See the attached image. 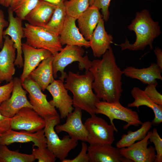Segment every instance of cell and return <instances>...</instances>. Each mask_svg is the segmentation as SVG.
<instances>
[{
	"mask_svg": "<svg viewBox=\"0 0 162 162\" xmlns=\"http://www.w3.org/2000/svg\"><path fill=\"white\" fill-rule=\"evenodd\" d=\"M26 43L37 48H43L49 51L54 56L62 48L57 36L46 30L44 27L26 23L23 27Z\"/></svg>",
	"mask_w": 162,
	"mask_h": 162,
	"instance_id": "6",
	"label": "cell"
},
{
	"mask_svg": "<svg viewBox=\"0 0 162 162\" xmlns=\"http://www.w3.org/2000/svg\"><path fill=\"white\" fill-rule=\"evenodd\" d=\"M99 10L95 6H90L77 19L79 30L87 40H89L100 20L102 18Z\"/></svg>",
	"mask_w": 162,
	"mask_h": 162,
	"instance_id": "25",
	"label": "cell"
},
{
	"mask_svg": "<svg viewBox=\"0 0 162 162\" xmlns=\"http://www.w3.org/2000/svg\"><path fill=\"white\" fill-rule=\"evenodd\" d=\"M67 14L64 3L56 5L48 23L44 27L47 31L59 36L63 28Z\"/></svg>",
	"mask_w": 162,
	"mask_h": 162,
	"instance_id": "28",
	"label": "cell"
},
{
	"mask_svg": "<svg viewBox=\"0 0 162 162\" xmlns=\"http://www.w3.org/2000/svg\"><path fill=\"white\" fill-rule=\"evenodd\" d=\"M131 94L134 100L132 103L128 104V107H136L138 109L140 106H146L151 109L154 114V118L151 122L152 125L156 126L162 122V106L154 103L144 91L138 87L133 88Z\"/></svg>",
	"mask_w": 162,
	"mask_h": 162,
	"instance_id": "26",
	"label": "cell"
},
{
	"mask_svg": "<svg viewBox=\"0 0 162 162\" xmlns=\"http://www.w3.org/2000/svg\"><path fill=\"white\" fill-rule=\"evenodd\" d=\"M57 5L61 3H64L67 0H42Z\"/></svg>",
	"mask_w": 162,
	"mask_h": 162,
	"instance_id": "42",
	"label": "cell"
},
{
	"mask_svg": "<svg viewBox=\"0 0 162 162\" xmlns=\"http://www.w3.org/2000/svg\"><path fill=\"white\" fill-rule=\"evenodd\" d=\"M59 116H51L44 118L45 126L44 128L46 139L47 148L61 162L66 158L69 152L77 146L78 141L68 135L60 139L55 130V127L60 123Z\"/></svg>",
	"mask_w": 162,
	"mask_h": 162,
	"instance_id": "4",
	"label": "cell"
},
{
	"mask_svg": "<svg viewBox=\"0 0 162 162\" xmlns=\"http://www.w3.org/2000/svg\"><path fill=\"white\" fill-rule=\"evenodd\" d=\"M94 0H89L90 6L92 5Z\"/></svg>",
	"mask_w": 162,
	"mask_h": 162,
	"instance_id": "43",
	"label": "cell"
},
{
	"mask_svg": "<svg viewBox=\"0 0 162 162\" xmlns=\"http://www.w3.org/2000/svg\"><path fill=\"white\" fill-rule=\"evenodd\" d=\"M65 88L72 93L73 106L84 110L91 115L95 114L96 104L100 100L93 91L94 77L89 70L84 74L69 71Z\"/></svg>",
	"mask_w": 162,
	"mask_h": 162,
	"instance_id": "2",
	"label": "cell"
},
{
	"mask_svg": "<svg viewBox=\"0 0 162 162\" xmlns=\"http://www.w3.org/2000/svg\"><path fill=\"white\" fill-rule=\"evenodd\" d=\"M149 140L153 142L156 152L155 162H162V139L159 134L157 129L154 128L152 131Z\"/></svg>",
	"mask_w": 162,
	"mask_h": 162,
	"instance_id": "33",
	"label": "cell"
},
{
	"mask_svg": "<svg viewBox=\"0 0 162 162\" xmlns=\"http://www.w3.org/2000/svg\"><path fill=\"white\" fill-rule=\"evenodd\" d=\"M2 134H0V140L1 136Z\"/></svg>",
	"mask_w": 162,
	"mask_h": 162,
	"instance_id": "44",
	"label": "cell"
},
{
	"mask_svg": "<svg viewBox=\"0 0 162 162\" xmlns=\"http://www.w3.org/2000/svg\"><path fill=\"white\" fill-rule=\"evenodd\" d=\"M11 118L3 115L0 112V134L10 129Z\"/></svg>",
	"mask_w": 162,
	"mask_h": 162,
	"instance_id": "39",
	"label": "cell"
},
{
	"mask_svg": "<svg viewBox=\"0 0 162 162\" xmlns=\"http://www.w3.org/2000/svg\"><path fill=\"white\" fill-rule=\"evenodd\" d=\"M14 87L10 98L0 104V112L3 115L11 118L24 107H33L27 98V91L24 89L20 79L13 78Z\"/></svg>",
	"mask_w": 162,
	"mask_h": 162,
	"instance_id": "10",
	"label": "cell"
},
{
	"mask_svg": "<svg viewBox=\"0 0 162 162\" xmlns=\"http://www.w3.org/2000/svg\"><path fill=\"white\" fill-rule=\"evenodd\" d=\"M52 55L42 61L29 77L40 87L43 91L55 80L53 76Z\"/></svg>",
	"mask_w": 162,
	"mask_h": 162,
	"instance_id": "24",
	"label": "cell"
},
{
	"mask_svg": "<svg viewBox=\"0 0 162 162\" xmlns=\"http://www.w3.org/2000/svg\"><path fill=\"white\" fill-rule=\"evenodd\" d=\"M88 148L87 144L84 142L82 141L81 151L77 156L72 159L66 158L62 162H89Z\"/></svg>",
	"mask_w": 162,
	"mask_h": 162,
	"instance_id": "36",
	"label": "cell"
},
{
	"mask_svg": "<svg viewBox=\"0 0 162 162\" xmlns=\"http://www.w3.org/2000/svg\"><path fill=\"white\" fill-rule=\"evenodd\" d=\"M35 160L32 154L12 151L6 145H0V162H33Z\"/></svg>",
	"mask_w": 162,
	"mask_h": 162,
	"instance_id": "29",
	"label": "cell"
},
{
	"mask_svg": "<svg viewBox=\"0 0 162 162\" xmlns=\"http://www.w3.org/2000/svg\"><path fill=\"white\" fill-rule=\"evenodd\" d=\"M111 0H94L92 5L97 7L99 10H101L102 18L104 21L108 20L110 12L109 8Z\"/></svg>",
	"mask_w": 162,
	"mask_h": 162,
	"instance_id": "35",
	"label": "cell"
},
{
	"mask_svg": "<svg viewBox=\"0 0 162 162\" xmlns=\"http://www.w3.org/2000/svg\"><path fill=\"white\" fill-rule=\"evenodd\" d=\"M104 22L101 18L88 40L93 55L96 57L102 56L112 43L113 37L106 31Z\"/></svg>",
	"mask_w": 162,
	"mask_h": 162,
	"instance_id": "20",
	"label": "cell"
},
{
	"mask_svg": "<svg viewBox=\"0 0 162 162\" xmlns=\"http://www.w3.org/2000/svg\"><path fill=\"white\" fill-rule=\"evenodd\" d=\"M38 162H54L56 158L47 147L35 148L33 146L32 154Z\"/></svg>",
	"mask_w": 162,
	"mask_h": 162,
	"instance_id": "32",
	"label": "cell"
},
{
	"mask_svg": "<svg viewBox=\"0 0 162 162\" xmlns=\"http://www.w3.org/2000/svg\"><path fill=\"white\" fill-rule=\"evenodd\" d=\"M122 71L125 76L138 79L145 84L157 85V79L162 80V69L155 63L152 64L147 68L141 69L127 66Z\"/></svg>",
	"mask_w": 162,
	"mask_h": 162,
	"instance_id": "22",
	"label": "cell"
},
{
	"mask_svg": "<svg viewBox=\"0 0 162 162\" xmlns=\"http://www.w3.org/2000/svg\"><path fill=\"white\" fill-rule=\"evenodd\" d=\"M22 50L24 61L23 70L20 78L22 83L42 61L52 55L48 50L35 48L26 43H22Z\"/></svg>",
	"mask_w": 162,
	"mask_h": 162,
	"instance_id": "19",
	"label": "cell"
},
{
	"mask_svg": "<svg viewBox=\"0 0 162 162\" xmlns=\"http://www.w3.org/2000/svg\"><path fill=\"white\" fill-rule=\"evenodd\" d=\"M32 142V146L38 148L47 147L46 140L43 129L34 133L22 130L20 132L10 129L2 134L0 145H9L15 142Z\"/></svg>",
	"mask_w": 162,
	"mask_h": 162,
	"instance_id": "15",
	"label": "cell"
},
{
	"mask_svg": "<svg viewBox=\"0 0 162 162\" xmlns=\"http://www.w3.org/2000/svg\"><path fill=\"white\" fill-rule=\"evenodd\" d=\"M119 149L110 145H90L87 150L89 162H132L122 155Z\"/></svg>",
	"mask_w": 162,
	"mask_h": 162,
	"instance_id": "18",
	"label": "cell"
},
{
	"mask_svg": "<svg viewBox=\"0 0 162 162\" xmlns=\"http://www.w3.org/2000/svg\"><path fill=\"white\" fill-rule=\"evenodd\" d=\"M147 0V1H150L151 0Z\"/></svg>",
	"mask_w": 162,
	"mask_h": 162,
	"instance_id": "46",
	"label": "cell"
},
{
	"mask_svg": "<svg viewBox=\"0 0 162 162\" xmlns=\"http://www.w3.org/2000/svg\"><path fill=\"white\" fill-rule=\"evenodd\" d=\"M8 8L9 24L6 29L3 31V36H9L14 42L17 51L14 64L18 67L21 68L23 65L22 43V38L24 37L22 23V20L16 16L15 17L12 10L10 7Z\"/></svg>",
	"mask_w": 162,
	"mask_h": 162,
	"instance_id": "17",
	"label": "cell"
},
{
	"mask_svg": "<svg viewBox=\"0 0 162 162\" xmlns=\"http://www.w3.org/2000/svg\"><path fill=\"white\" fill-rule=\"evenodd\" d=\"M64 4L67 15L76 20L90 6L89 0H67Z\"/></svg>",
	"mask_w": 162,
	"mask_h": 162,
	"instance_id": "31",
	"label": "cell"
},
{
	"mask_svg": "<svg viewBox=\"0 0 162 162\" xmlns=\"http://www.w3.org/2000/svg\"><path fill=\"white\" fill-rule=\"evenodd\" d=\"M95 113L102 114L107 116L110 119V124L114 126H115L113 122L114 119L125 122L127 124L123 127L125 130H127L131 125L138 127L142 123L136 111L123 106L120 102L110 103L100 100L96 104Z\"/></svg>",
	"mask_w": 162,
	"mask_h": 162,
	"instance_id": "7",
	"label": "cell"
},
{
	"mask_svg": "<svg viewBox=\"0 0 162 162\" xmlns=\"http://www.w3.org/2000/svg\"><path fill=\"white\" fill-rule=\"evenodd\" d=\"M157 86L156 85H148L144 91L154 103L162 106V95L157 90Z\"/></svg>",
	"mask_w": 162,
	"mask_h": 162,
	"instance_id": "34",
	"label": "cell"
},
{
	"mask_svg": "<svg viewBox=\"0 0 162 162\" xmlns=\"http://www.w3.org/2000/svg\"><path fill=\"white\" fill-rule=\"evenodd\" d=\"M76 19L66 15L63 28L59 36L62 46L65 44L90 47L89 41L86 39L76 24Z\"/></svg>",
	"mask_w": 162,
	"mask_h": 162,
	"instance_id": "21",
	"label": "cell"
},
{
	"mask_svg": "<svg viewBox=\"0 0 162 162\" xmlns=\"http://www.w3.org/2000/svg\"><path fill=\"white\" fill-rule=\"evenodd\" d=\"M9 22L6 20L4 11L0 9V48H2L3 44V32L4 28L7 27L9 25Z\"/></svg>",
	"mask_w": 162,
	"mask_h": 162,
	"instance_id": "38",
	"label": "cell"
},
{
	"mask_svg": "<svg viewBox=\"0 0 162 162\" xmlns=\"http://www.w3.org/2000/svg\"><path fill=\"white\" fill-rule=\"evenodd\" d=\"M84 124L88 133L87 142L90 145H112L115 140L114 132H118L115 126L109 124L104 119L95 114L91 115Z\"/></svg>",
	"mask_w": 162,
	"mask_h": 162,
	"instance_id": "8",
	"label": "cell"
},
{
	"mask_svg": "<svg viewBox=\"0 0 162 162\" xmlns=\"http://www.w3.org/2000/svg\"><path fill=\"white\" fill-rule=\"evenodd\" d=\"M56 6L47 2L39 0L24 20L32 25L44 27L50 21Z\"/></svg>",
	"mask_w": 162,
	"mask_h": 162,
	"instance_id": "23",
	"label": "cell"
},
{
	"mask_svg": "<svg viewBox=\"0 0 162 162\" xmlns=\"http://www.w3.org/2000/svg\"><path fill=\"white\" fill-rule=\"evenodd\" d=\"M67 116L66 121L63 124H58L55 127L56 133H67L71 138L83 142L87 141L88 133L82 121V110L78 107Z\"/></svg>",
	"mask_w": 162,
	"mask_h": 162,
	"instance_id": "14",
	"label": "cell"
},
{
	"mask_svg": "<svg viewBox=\"0 0 162 162\" xmlns=\"http://www.w3.org/2000/svg\"><path fill=\"white\" fill-rule=\"evenodd\" d=\"M141 125V128L137 130L134 131L129 130L127 134H123L121 139L117 142V147L120 148L128 147L136 141H140L145 138L152 125L151 122L147 121L142 123Z\"/></svg>",
	"mask_w": 162,
	"mask_h": 162,
	"instance_id": "27",
	"label": "cell"
},
{
	"mask_svg": "<svg viewBox=\"0 0 162 162\" xmlns=\"http://www.w3.org/2000/svg\"><path fill=\"white\" fill-rule=\"evenodd\" d=\"M45 124L44 118L33 109L24 107L19 110L10 120V129L24 130L34 133L44 129Z\"/></svg>",
	"mask_w": 162,
	"mask_h": 162,
	"instance_id": "11",
	"label": "cell"
},
{
	"mask_svg": "<svg viewBox=\"0 0 162 162\" xmlns=\"http://www.w3.org/2000/svg\"><path fill=\"white\" fill-rule=\"evenodd\" d=\"M23 88L29 94V102L33 109L44 118L59 116L55 107L52 106L46 98L39 86L28 76L22 83Z\"/></svg>",
	"mask_w": 162,
	"mask_h": 162,
	"instance_id": "9",
	"label": "cell"
},
{
	"mask_svg": "<svg viewBox=\"0 0 162 162\" xmlns=\"http://www.w3.org/2000/svg\"><path fill=\"white\" fill-rule=\"evenodd\" d=\"M152 132L148 131L145 138L130 146L120 148L122 155L132 162H155L156 155L154 147L152 146L148 147Z\"/></svg>",
	"mask_w": 162,
	"mask_h": 162,
	"instance_id": "12",
	"label": "cell"
},
{
	"mask_svg": "<svg viewBox=\"0 0 162 162\" xmlns=\"http://www.w3.org/2000/svg\"><path fill=\"white\" fill-rule=\"evenodd\" d=\"M12 0H0V4L6 8L9 7Z\"/></svg>",
	"mask_w": 162,
	"mask_h": 162,
	"instance_id": "41",
	"label": "cell"
},
{
	"mask_svg": "<svg viewBox=\"0 0 162 162\" xmlns=\"http://www.w3.org/2000/svg\"><path fill=\"white\" fill-rule=\"evenodd\" d=\"M1 82H0V85H1Z\"/></svg>",
	"mask_w": 162,
	"mask_h": 162,
	"instance_id": "45",
	"label": "cell"
},
{
	"mask_svg": "<svg viewBox=\"0 0 162 162\" xmlns=\"http://www.w3.org/2000/svg\"><path fill=\"white\" fill-rule=\"evenodd\" d=\"M46 89L51 95L52 99L49 101L52 106L58 109L60 118H66L74 110L72 98L68 94L61 80H54Z\"/></svg>",
	"mask_w": 162,
	"mask_h": 162,
	"instance_id": "13",
	"label": "cell"
},
{
	"mask_svg": "<svg viewBox=\"0 0 162 162\" xmlns=\"http://www.w3.org/2000/svg\"><path fill=\"white\" fill-rule=\"evenodd\" d=\"M39 0H12L9 7L22 20L37 5Z\"/></svg>",
	"mask_w": 162,
	"mask_h": 162,
	"instance_id": "30",
	"label": "cell"
},
{
	"mask_svg": "<svg viewBox=\"0 0 162 162\" xmlns=\"http://www.w3.org/2000/svg\"><path fill=\"white\" fill-rule=\"evenodd\" d=\"M3 38V46L0 51V82H9L13 80L15 72L16 49L9 36H5Z\"/></svg>",
	"mask_w": 162,
	"mask_h": 162,
	"instance_id": "16",
	"label": "cell"
},
{
	"mask_svg": "<svg viewBox=\"0 0 162 162\" xmlns=\"http://www.w3.org/2000/svg\"><path fill=\"white\" fill-rule=\"evenodd\" d=\"M154 51L157 58V64L162 69V51L159 47H155Z\"/></svg>",
	"mask_w": 162,
	"mask_h": 162,
	"instance_id": "40",
	"label": "cell"
},
{
	"mask_svg": "<svg viewBox=\"0 0 162 162\" xmlns=\"http://www.w3.org/2000/svg\"><path fill=\"white\" fill-rule=\"evenodd\" d=\"M89 70L93 76L92 87L98 98L110 103H120L123 73L116 63L111 46L101 59L92 61Z\"/></svg>",
	"mask_w": 162,
	"mask_h": 162,
	"instance_id": "1",
	"label": "cell"
},
{
	"mask_svg": "<svg viewBox=\"0 0 162 162\" xmlns=\"http://www.w3.org/2000/svg\"><path fill=\"white\" fill-rule=\"evenodd\" d=\"M84 52L81 46L66 45L64 47L62 48L53 56L52 66L54 78L57 77V73L60 71L61 75L59 79L64 82L67 75L64 71L65 68L75 62H79L80 70L85 69L86 71L88 70L92 66V61L89 60L87 55L83 56Z\"/></svg>",
	"mask_w": 162,
	"mask_h": 162,
	"instance_id": "5",
	"label": "cell"
},
{
	"mask_svg": "<svg viewBox=\"0 0 162 162\" xmlns=\"http://www.w3.org/2000/svg\"><path fill=\"white\" fill-rule=\"evenodd\" d=\"M13 87V80L6 84L0 86V104L10 98Z\"/></svg>",
	"mask_w": 162,
	"mask_h": 162,
	"instance_id": "37",
	"label": "cell"
},
{
	"mask_svg": "<svg viewBox=\"0 0 162 162\" xmlns=\"http://www.w3.org/2000/svg\"><path fill=\"white\" fill-rule=\"evenodd\" d=\"M128 28L134 32L136 40L131 44L126 38L124 43L117 44L121 47L122 50L127 49L133 51L144 50L148 46L152 50L153 41L161 33L159 22L153 19L149 11L146 9L136 13L135 18Z\"/></svg>",
	"mask_w": 162,
	"mask_h": 162,
	"instance_id": "3",
	"label": "cell"
}]
</instances>
